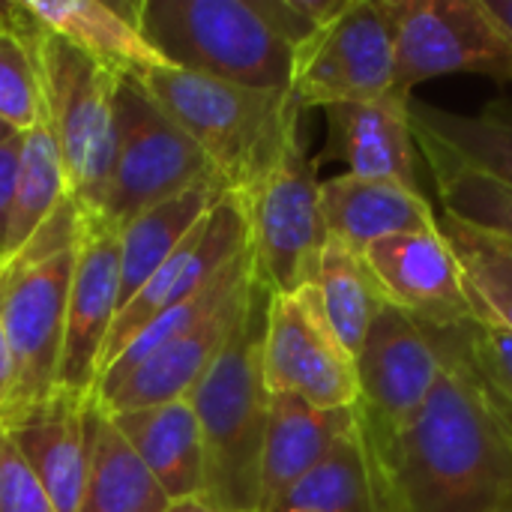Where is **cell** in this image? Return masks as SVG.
<instances>
[{
    "instance_id": "obj_1",
    "label": "cell",
    "mask_w": 512,
    "mask_h": 512,
    "mask_svg": "<svg viewBox=\"0 0 512 512\" xmlns=\"http://www.w3.org/2000/svg\"><path fill=\"white\" fill-rule=\"evenodd\" d=\"M363 447L378 512H512V405L471 348V321L423 408Z\"/></svg>"
},
{
    "instance_id": "obj_2",
    "label": "cell",
    "mask_w": 512,
    "mask_h": 512,
    "mask_svg": "<svg viewBox=\"0 0 512 512\" xmlns=\"http://www.w3.org/2000/svg\"><path fill=\"white\" fill-rule=\"evenodd\" d=\"M270 291L255 282L231 339L186 396L204 441V501L228 512H258L261 453L270 417L261 351Z\"/></svg>"
},
{
    "instance_id": "obj_3",
    "label": "cell",
    "mask_w": 512,
    "mask_h": 512,
    "mask_svg": "<svg viewBox=\"0 0 512 512\" xmlns=\"http://www.w3.org/2000/svg\"><path fill=\"white\" fill-rule=\"evenodd\" d=\"M255 282L249 246L198 297L159 315L123 348L99 378V405L120 414L189 396L240 324Z\"/></svg>"
},
{
    "instance_id": "obj_4",
    "label": "cell",
    "mask_w": 512,
    "mask_h": 512,
    "mask_svg": "<svg viewBox=\"0 0 512 512\" xmlns=\"http://www.w3.org/2000/svg\"><path fill=\"white\" fill-rule=\"evenodd\" d=\"M162 111L204 150L228 195L249 198L300 135L303 108L288 90H252L159 66L135 75Z\"/></svg>"
},
{
    "instance_id": "obj_5",
    "label": "cell",
    "mask_w": 512,
    "mask_h": 512,
    "mask_svg": "<svg viewBox=\"0 0 512 512\" xmlns=\"http://www.w3.org/2000/svg\"><path fill=\"white\" fill-rule=\"evenodd\" d=\"M138 27L171 69L291 93L297 45L267 0H141Z\"/></svg>"
},
{
    "instance_id": "obj_6",
    "label": "cell",
    "mask_w": 512,
    "mask_h": 512,
    "mask_svg": "<svg viewBox=\"0 0 512 512\" xmlns=\"http://www.w3.org/2000/svg\"><path fill=\"white\" fill-rule=\"evenodd\" d=\"M78 237L81 210L66 198L48 222L0 264V318L15 360V396L6 411L42 399L57 381Z\"/></svg>"
},
{
    "instance_id": "obj_7",
    "label": "cell",
    "mask_w": 512,
    "mask_h": 512,
    "mask_svg": "<svg viewBox=\"0 0 512 512\" xmlns=\"http://www.w3.org/2000/svg\"><path fill=\"white\" fill-rule=\"evenodd\" d=\"M18 27L27 33L33 48L45 123L63 159L69 198L84 216H99L111 174L114 93L120 75L66 39L36 27L24 9Z\"/></svg>"
},
{
    "instance_id": "obj_8",
    "label": "cell",
    "mask_w": 512,
    "mask_h": 512,
    "mask_svg": "<svg viewBox=\"0 0 512 512\" xmlns=\"http://www.w3.org/2000/svg\"><path fill=\"white\" fill-rule=\"evenodd\" d=\"M198 186H222L204 150L162 111L135 75L114 93V153L102 213L111 228ZM228 192V189H225Z\"/></svg>"
},
{
    "instance_id": "obj_9",
    "label": "cell",
    "mask_w": 512,
    "mask_h": 512,
    "mask_svg": "<svg viewBox=\"0 0 512 512\" xmlns=\"http://www.w3.org/2000/svg\"><path fill=\"white\" fill-rule=\"evenodd\" d=\"M465 327H432L390 303L381 306L354 360L360 384L354 414L366 444L387 441L423 408L453 360Z\"/></svg>"
},
{
    "instance_id": "obj_10",
    "label": "cell",
    "mask_w": 512,
    "mask_h": 512,
    "mask_svg": "<svg viewBox=\"0 0 512 512\" xmlns=\"http://www.w3.org/2000/svg\"><path fill=\"white\" fill-rule=\"evenodd\" d=\"M249 222L255 273L270 294H294L312 285L327 228L321 213L318 162L297 135L261 186L240 201Z\"/></svg>"
},
{
    "instance_id": "obj_11",
    "label": "cell",
    "mask_w": 512,
    "mask_h": 512,
    "mask_svg": "<svg viewBox=\"0 0 512 512\" xmlns=\"http://www.w3.org/2000/svg\"><path fill=\"white\" fill-rule=\"evenodd\" d=\"M291 96L303 111L399 96L393 0H348L318 27L297 48Z\"/></svg>"
},
{
    "instance_id": "obj_12",
    "label": "cell",
    "mask_w": 512,
    "mask_h": 512,
    "mask_svg": "<svg viewBox=\"0 0 512 512\" xmlns=\"http://www.w3.org/2000/svg\"><path fill=\"white\" fill-rule=\"evenodd\" d=\"M396 93L447 75L512 81V39L483 0H393Z\"/></svg>"
},
{
    "instance_id": "obj_13",
    "label": "cell",
    "mask_w": 512,
    "mask_h": 512,
    "mask_svg": "<svg viewBox=\"0 0 512 512\" xmlns=\"http://www.w3.org/2000/svg\"><path fill=\"white\" fill-rule=\"evenodd\" d=\"M261 369L270 396L288 393L321 411L357 408L354 357L327 327L312 285L294 294H270Z\"/></svg>"
},
{
    "instance_id": "obj_14",
    "label": "cell",
    "mask_w": 512,
    "mask_h": 512,
    "mask_svg": "<svg viewBox=\"0 0 512 512\" xmlns=\"http://www.w3.org/2000/svg\"><path fill=\"white\" fill-rule=\"evenodd\" d=\"M243 249H249L246 210L234 195H225L171 252V258L120 306L105 345L102 372L147 324L198 297Z\"/></svg>"
},
{
    "instance_id": "obj_15",
    "label": "cell",
    "mask_w": 512,
    "mask_h": 512,
    "mask_svg": "<svg viewBox=\"0 0 512 512\" xmlns=\"http://www.w3.org/2000/svg\"><path fill=\"white\" fill-rule=\"evenodd\" d=\"M120 309V243L117 228L81 213L78 258L69 288L63 348L54 387L93 399L102 375L105 345Z\"/></svg>"
},
{
    "instance_id": "obj_16",
    "label": "cell",
    "mask_w": 512,
    "mask_h": 512,
    "mask_svg": "<svg viewBox=\"0 0 512 512\" xmlns=\"http://www.w3.org/2000/svg\"><path fill=\"white\" fill-rule=\"evenodd\" d=\"M384 303L432 324L459 327L477 318L462 264L438 228L411 231L369 246L360 255Z\"/></svg>"
},
{
    "instance_id": "obj_17",
    "label": "cell",
    "mask_w": 512,
    "mask_h": 512,
    "mask_svg": "<svg viewBox=\"0 0 512 512\" xmlns=\"http://www.w3.org/2000/svg\"><path fill=\"white\" fill-rule=\"evenodd\" d=\"M63 387H51L42 399L6 411L0 432L24 459L36 483L57 512H78L87 474V408Z\"/></svg>"
},
{
    "instance_id": "obj_18",
    "label": "cell",
    "mask_w": 512,
    "mask_h": 512,
    "mask_svg": "<svg viewBox=\"0 0 512 512\" xmlns=\"http://www.w3.org/2000/svg\"><path fill=\"white\" fill-rule=\"evenodd\" d=\"M411 99L381 96L321 108L327 141L321 162H342L345 174L417 186V135L408 111Z\"/></svg>"
},
{
    "instance_id": "obj_19",
    "label": "cell",
    "mask_w": 512,
    "mask_h": 512,
    "mask_svg": "<svg viewBox=\"0 0 512 512\" xmlns=\"http://www.w3.org/2000/svg\"><path fill=\"white\" fill-rule=\"evenodd\" d=\"M321 213L327 240L363 255L369 246L438 228L441 216L420 195V186H402L390 180H363L336 174L321 180Z\"/></svg>"
},
{
    "instance_id": "obj_20",
    "label": "cell",
    "mask_w": 512,
    "mask_h": 512,
    "mask_svg": "<svg viewBox=\"0 0 512 512\" xmlns=\"http://www.w3.org/2000/svg\"><path fill=\"white\" fill-rule=\"evenodd\" d=\"M357 423L354 408L321 411L309 402L273 393L261 453L258 512H279L285 495L333 450V444Z\"/></svg>"
},
{
    "instance_id": "obj_21",
    "label": "cell",
    "mask_w": 512,
    "mask_h": 512,
    "mask_svg": "<svg viewBox=\"0 0 512 512\" xmlns=\"http://www.w3.org/2000/svg\"><path fill=\"white\" fill-rule=\"evenodd\" d=\"M27 18L108 66L117 75H144L165 66L138 27V3L105 0H21Z\"/></svg>"
},
{
    "instance_id": "obj_22",
    "label": "cell",
    "mask_w": 512,
    "mask_h": 512,
    "mask_svg": "<svg viewBox=\"0 0 512 512\" xmlns=\"http://www.w3.org/2000/svg\"><path fill=\"white\" fill-rule=\"evenodd\" d=\"M108 417L171 504L204 498V441L186 396Z\"/></svg>"
},
{
    "instance_id": "obj_23",
    "label": "cell",
    "mask_w": 512,
    "mask_h": 512,
    "mask_svg": "<svg viewBox=\"0 0 512 512\" xmlns=\"http://www.w3.org/2000/svg\"><path fill=\"white\" fill-rule=\"evenodd\" d=\"M408 111L417 144H426L512 189V96L492 99L474 114L417 99H411Z\"/></svg>"
},
{
    "instance_id": "obj_24",
    "label": "cell",
    "mask_w": 512,
    "mask_h": 512,
    "mask_svg": "<svg viewBox=\"0 0 512 512\" xmlns=\"http://www.w3.org/2000/svg\"><path fill=\"white\" fill-rule=\"evenodd\" d=\"M162 486L93 396L87 408V474L78 512H165Z\"/></svg>"
},
{
    "instance_id": "obj_25",
    "label": "cell",
    "mask_w": 512,
    "mask_h": 512,
    "mask_svg": "<svg viewBox=\"0 0 512 512\" xmlns=\"http://www.w3.org/2000/svg\"><path fill=\"white\" fill-rule=\"evenodd\" d=\"M228 192L222 186H198L168 198L117 228L120 243V306L171 258V252L195 231V225ZM120 312V309H117Z\"/></svg>"
},
{
    "instance_id": "obj_26",
    "label": "cell",
    "mask_w": 512,
    "mask_h": 512,
    "mask_svg": "<svg viewBox=\"0 0 512 512\" xmlns=\"http://www.w3.org/2000/svg\"><path fill=\"white\" fill-rule=\"evenodd\" d=\"M321 315L327 321V327L333 330V336L339 339V345L357 360L366 333L372 327V321L378 318L384 297L366 267V261L345 249L342 243L327 240L315 279H312Z\"/></svg>"
},
{
    "instance_id": "obj_27",
    "label": "cell",
    "mask_w": 512,
    "mask_h": 512,
    "mask_svg": "<svg viewBox=\"0 0 512 512\" xmlns=\"http://www.w3.org/2000/svg\"><path fill=\"white\" fill-rule=\"evenodd\" d=\"M69 198L63 159L48 123H36L21 138V159H18V183H15V204L9 216L3 261L12 258L45 222L48 216Z\"/></svg>"
},
{
    "instance_id": "obj_28",
    "label": "cell",
    "mask_w": 512,
    "mask_h": 512,
    "mask_svg": "<svg viewBox=\"0 0 512 512\" xmlns=\"http://www.w3.org/2000/svg\"><path fill=\"white\" fill-rule=\"evenodd\" d=\"M282 510L306 512H378L369 453L357 432H345L333 450L285 495Z\"/></svg>"
},
{
    "instance_id": "obj_29",
    "label": "cell",
    "mask_w": 512,
    "mask_h": 512,
    "mask_svg": "<svg viewBox=\"0 0 512 512\" xmlns=\"http://www.w3.org/2000/svg\"><path fill=\"white\" fill-rule=\"evenodd\" d=\"M441 231L462 264L477 315L512 336V240L450 216H441Z\"/></svg>"
},
{
    "instance_id": "obj_30",
    "label": "cell",
    "mask_w": 512,
    "mask_h": 512,
    "mask_svg": "<svg viewBox=\"0 0 512 512\" xmlns=\"http://www.w3.org/2000/svg\"><path fill=\"white\" fill-rule=\"evenodd\" d=\"M417 150L423 153L432 171L438 198L444 204V216L512 240V189L447 159L444 153L426 144H417Z\"/></svg>"
},
{
    "instance_id": "obj_31",
    "label": "cell",
    "mask_w": 512,
    "mask_h": 512,
    "mask_svg": "<svg viewBox=\"0 0 512 512\" xmlns=\"http://www.w3.org/2000/svg\"><path fill=\"white\" fill-rule=\"evenodd\" d=\"M0 120L15 132L45 120L33 48L21 27H0Z\"/></svg>"
},
{
    "instance_id": "obj_32",
    "label": "cell",
    "mask_w": 512,
    "mask_h": 512,
    "mask_svg": "<svg viewBox=\"0 0 512 512\" xmlns=\"http://www.w3.org/2000/svg\"><path fill=\"white\" fill-rule=\"evenodd\" d=\"M0 512H57L24 459L0 432Z\"/></svg>"
},
{
    "instance_id": "obj_33",
    "label": "cell",
    "mask_w": 512,
    "mask_h": 512,
    "mask_svg": "<svg viewBox=\"0 0 512 512\" xmlns=\"http://www.w3.org/2000/svg\"><path fill=\"white\" fill-rule=\"evenodd\" d=\"M471 348L480 360V366L486 369V375L498 384V390L507 396L512 405V336L504 333L501 327H495L486 318H474L471 321Z\"/></svg>"
},
{
    "instance_id": "obj_34",
    "label": "cell",
    "mask_w": 512,
    "mask_h": 512,
    "mask_svg": "<svg viewBox=\"0 0 512 512\" xmlns=\"http://www.w3.org/2000/svg\"><path fill=\"white\" fill-rule=\"evenodd\" d=\"M21 138L24 132L6 138L0 144V261H3V246H6V231H9V216L15 204V183H18V159H21Z\"/></svg>"
},
{
    "instance_id": "obj_35",
    "label": "cell",
    "mask_w": 512,
    "mask_h": 512,
    "mask_svg": "<svg viewBox=\"0 0 512 512\" xmlns=\"http://www.w3.org/2000/svg\"><path fill=\"white\" fill-rule=\"evenodd\" d=\"M12 396H15V360H12L9 336L0 318V414L12 405Z\"/></svg>"
},
{
    "instance_id": "obj_36",
    "label": "cell",
    "mask_w": 512,
    "mask_h": 512,
    "mask_svg": "<svg viewBox=\"0 0 512 512\" xmlns=\"http://www.w3.org/2000/svg\"><path fill=\"white\" fill-rule=\"evenodd\" d=\"M492 18L504 27V33L512 39V0H483Z\"/></svg>"
},
{
    "instance_id": "obj_37",
    "label": "cell",
    "mask_w": 512,
    "mask_h": 512,
    "mask_svg": "<svg viewBox=\"0 0 512 512\" xmlns=\"http://www.w3.org/2000/svg\"><path fill=\"white\" fill-rule=\"evenodd\" d=\"M165 512H228L219 510V507H210L204 498H192V501H180V504H171Z\"/></svg>"
},
{
    "instance_id": "obj_38",
    "label": "cell",
    "mask_w": 512,
    "mask_h": 512,
    "mask_svg": "<svg viewBox=\"0 0 512 512\" xmlns=\"http://www.w3.org/2000/svg\"><path fill=\"white\" fill-rule=\"evenodd\" d=\"M12 135H18V132H15L9 123H3V120H0V144H3L6 138H12Z\"/></svg>"
},
{
    "instance_id": "obj_39",
    "label": "cell",
    "mask_w": 512,
    "mask_h": 512,
    "mask_svg": "<svg viewBox=\"0 0 512 512\" xmlns=\"http://www.w3.org/2000/svg\"><path fill=\"white\" fill-rule=\"evenodd\" d=\"M282 512H306V510H282Z\"/></svg>"
},
{
    "instance_id": "obj_40",
    "label": "cell",
    "mask_w": 512,
    "mask_h": 512,
    "mask_svg": "<svg viewBox=\"0 0 512 512\" xmlns=\"http://www.w3.org/2000/svg\"><path fill=\"white\" fill-rule=\"evenodd\" d=\"M0 264H3V261H0Z\"/></svg>"
}]
</instances>
